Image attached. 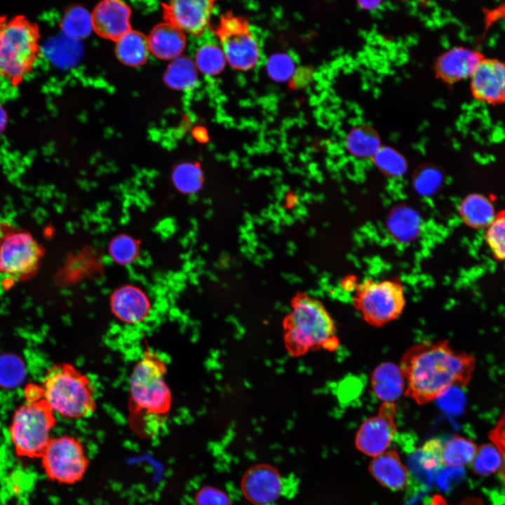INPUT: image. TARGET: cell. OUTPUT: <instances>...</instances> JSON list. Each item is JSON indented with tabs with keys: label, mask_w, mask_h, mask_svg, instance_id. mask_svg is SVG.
I'll return each mask as SVG.
<instances>
[{
	"label": "cell",
	"mask_w": 505,
	"mask_h": 505,
	"mask_svg": "<svg viewBox=\"0 0 505 505\" xmlns=\"http://www.w3.org/2000/svg\"><path fill=\"white\" fill-rule=\"evenodd\" d=\"M108 252L115 263L122 266L130 265L139 257L140 243L132 236L120 234L114 236L109 241Z\"/></svg>",
	"instance_id": "cell-31"
},
{
	"label": "cell",
	"mask_w": 505,
	"mask_h": 505,
	"mask_svg": "<svg viewBox=\"0 0 505 505\" xmlns=\"http://www.w3.org/2000/svg\"><path fill=\"white\" fill-rule=\"evenodd\" d=\"M430 505H450L446 499L440 494H435ZM459 505H484L483 501L477 497H469L464 499Z\"/></svg>",
	"instance_id": "cell-41"
},
{
	"label": "cell",
	"mask_w": 505,
	"mask_h": 505,
	"mask_svg": "<svg viewBox=\"0 0 505 505\" xmlns=\"http://www.w3.org/2000/svg\"><path fill=\"white\" fill-rule=\"evenodd\" d=\"M23 377L21 362L12 356L0 358V384L11 387L18 384Z\"/></svg>",
	"instance_id": "cell-36"
},
{
	"label": "cell",
	"mask_w": 505,
	"mask_h": 505,
	"mask_svg": "<svg viewBox=\"0 0 505 505\" xmlns=\"http://www.w3.org/2000/svg\"><path fill=\"white\" fill-rule=\"evenodd\" d=\"M475 358L453 349L447 340L424 342L403 354L399 367L404 395L419 405L429 403L453 387L466 386L476 368Z\"/></svg>",
	"instance_id": "cell-1"
},
{
	"label": "cell",
	"mask_w": 505,
	"mask_h": 505,
	"mask_svg": "<svg viewBox=\"0 0 505 505\" xmlns=\"http://www.w3.org/2000/svg\"><path fill=\"white\" fill-rule=\"evenodd\" d=\"M7 124V113L5 109L0 105V135L6 130Z\"/></svg>",
	"instance_id": "cell-44"
},
{
	"label": "cell",
	"mask_w": 505,
	"mask_h": 505,
	"mask_svg": "<svg viewBox=\"0 0 505 505\" xmlns=\"http://www.w3.org/2000/svg\"><path fill=\"white\" fill-rule=\"evenodd\" d=\"M61 27L63 34L71 39H84L95 29L93 14L82 6L72 7L65 14Z\"/></svg>",
	"instance_id": "cell-28"
},
{
	"label": "cell",
	"mask_w": 505,
	"mask_h": 505,
	"mask_svg": "<svg viewBox=\"0 0 505 505\" xmlns=\"http://www.w3.org/2000/svg\"><path fill=\"white\" fill-rule=\"evenodd\" d=\"M442 447L443 445L439 440L431 439L413 457L411 466L413 472L426 482H431L435 473L443 466Z\"/></svg>",
	"instance_id": "cell-26"
},
{
	"label": "cell",
	"mask_w": 505,
	"mask_h": 505,
	"mask_svg": "<svg viewBox=\"0 0 505 505\" xmlns=\"http://www.w3.org/2000/svg\"><path fill=\"white\" fill-rule=\"evenodd\" d=\"M92 14L95 29L106 39L117 40L130 31V10L123 1H102Z\"/></svg>",
	"instance_id": "cell-16"
},
{
	"label": "cell",
	"mask_w": 505,
	"mask_h": 505,
	"mask_svg": "<svg viewBox=\"0 0 505 505\" xmlns=\"http://www.w3.org/2000/svg\"><path fill=\"white\" fill-rule=\"evenodd\" d=\"M472 96L478 101L499 105L505 102V62L484 57L469 78Z\"/></svg>",
	"instance_id": "cell-11"
},
{
	"label": "cell",
	"mask_w": 505,
	"mask_h": 505,
	"mask_svg": "<svg viewBox=\"0 0 505 505\" xmlns=\"http://www.w3.org/2000/svg\"><path fill=\"white\" fill-rule=\"evenodd\" d=\"M498 472L500 480L505 485V455L503 456L502 462Z\"/></svg>",
	"instance_id": "cell-46"
},
{
	"label": "cell",
	"mask_w": 505,
	"mask_h": 505,
	"mask_svg": "<svg viewBox=\"0 0 505 505\" xmlns=\"http://www.w3.org/2000/svg\"><path fill=\"white\" fill-rule=\"evenodd\" d=\"M296 64L292 57L283 52L271 55L265 64L266 72L271 79L278 83L290 81L295 74Z\"/></svg>",
	"instance_id": "cell-34"
},
{
	"label": "cell",
	"mask_w": 505,
	"mask_h": 505,
	"mask_svg": "<svg viewBox=\"0 0 505 505\" xmlns=\"http://www.w3.org/2000/svg\"><path fill=\"white\" fill-rule=\"evenodd\" d=\"M58 48L55 59L64 66L75 65L82 53V47L79 41L71 39L64 34L57 43Z\"/></svg>",
	"instance_id": "cell-37"
},
{
	"label": "cell",
	"mask_w": 505,
	"mask_h": 505,
	"mask_svg": "<svg viewBox=\"0 0 505 505\" xmlns=\"http://www.w3.org/2000/svg\"><path fill=\"white\" fill-rule=\"evenodd\" d=\"M503 456L492 444H486L478 447L471 464L473 471L481 476L490 475L499 471Z\"/></svg>",
	"instance_id": "cell-33"
},
{
	"label": "cell",
	"mask_w": 505,
	"mask_h": 505,
	"mask_svg": "<svg viewBox=\"0 0 505 505\" xmlns=\"http://www.w3.org/2000/svg\"><path fill=\"white\" fill-rule=\"evenodd\" d=\"M419 215L412 208L400 205L394 207L386 218L389 234L400 242H410L419 234L422 228Z\"/></svg>",
	"instance_id": "cell-21"
},
{
	"label": "cell",
	"mask_w": 505,
	"mask_h": 505,
	"mask_svg": "<svg viewBox=\"0 0 505 505\" xmlns=\"http://www.w3.org/2000/svg\"><path fill=\"white\" fill-rule=\"evenodd\" d=\"M345 145L348 152L358 159L372 158L382 147L377 132L368 126H358L349 130Z\"/></svg>",
	"instance_id": "cell-25"
},
{
	"label": "cell",
	"mask_w": 505,
	"mask_h": 505,
	"mask_svg": "<svg viewBox=\"0 0 505 505\" xmlns=\"http://www.w3.org/2000/svg\"><path fill=\"white\" fill-rule=\"evenodd\" d=\"M415 174L414 184L422 194H431L438 188L440 182V172L432 166H422Z\"/></svg>",
	"instance_id": "cell-38"
},
{
	"label": "cell",
	"mask_w": 505,
	"mask_h": 505,
	"mask_svg": "<svg viewBox=\"0 0 505 505\" xmlns=\"http://www.w3.org/2000/svg\"><path fill=\"white\" fill-rule=\"evenodd\" d=\"M196 505H230L228 496L222 490L212 487L201 489L196 496Z\"/></svg>",
	"instance_id": "cell-39"
},
{
	"label": "cell",
	"mask_w": 505,
	"mask_h": 505,
	"mask_svg": "<svg viewBox=\"0 0 505 505\" xmlns=\"http://www.w3.org/2000/svg\"><path fill=\"white\" fill-rule=\"evenodd\" d=\"M194 62L198 72L208 76L219 74L227 64L222 46L211 43L198 48Z\"/></svg>",
	"instance_id": "cell-29"
},
{
	"label": "cell",
	"mask_w": 505,
	"mask_h": 505,
	"mask_svg": "<svg viewBox=\"0 0 505 505\" xmlns=\"http://www.w3.org/2000/svg\"><path fill=\"white\" fill-rule=\"evenodd\" d=\"M369 470L382 485L392 490H402L408 484V470L395 450L385 451L373 457Z\"/></svg>",
	"instance_id": "cell-18"
},
{
	"label": "cell",
	"mask_w": 505,
	"mask_h": 505,
	"mask_svg": "<svg viewBox=\"0 0 505 505\" xmlns=\"http://www.w3.org/2000/svg\"><path fill=\"white\" fill-rule=\"evenodd\" d=\"M459 213L464 222L474 229L487 227L496 215L488 198L477 194L463 199L459 206Z\"/></svg>",
	"instance_id": "cell-22"
},
{
	"label": "cell",
	"mask_w": 505,
	"mask_h": 505,
	"mask_svg": "<svg viewBox=\"0 0 505 505\" xmlns=\"http://www.w3.org/2000/svg\"><path fill=\"white\" fill-rule=\"evenodd\" d=\"M42 389L44 400L53 412L63 417L84 418L95 410L90 380L71 365L53 367L46 376Z\"/></svg>",
	"instance_id": "cell-5"
},
{
	"label": "cell",
	"mask_w": 505,
	"mask_h": 505,
	"mask_svg": "<svg viewBox=\"0 0 505 505\" xmlns=\"http://www.w3.org/2000/svg\"><path fill=\"white\" fill-rule=\"evenodd\" d=\"M394 403H382L377 414L365 420L356 435V447L375 457L386 451L397 431Z\"/></svg>",
	"instance_id": "cell-10"
},
{
	"label": "cell",
	"mask_w": 505,
	"mask_h": 505,
	"mask_svg": "<svg viewBox=\"0 0 505 505\" xmlns=\"http://www.w3.org/2000/svg\"><path fill=\"white\" fill-rule=\"evenodd\" d=\"M292 310L284 321L285 342L293 356L309 350L335 351L339 345L334 321L323 303L304 292H297Z\"/></svg>",
	"instance_id": "cell-2"
},
{
	"label": "cell",
	"mask_w": 505,
	"mask_h": 505,
	"mask_svg": "<svg viewBox=\"0 0 505 505\" xmlns=\"http://www.w3.org/2000/svg\"><path fill=\"white\" fill-rule=\"evenodd\" d=\"M41 459L46 476L62 484L79 482L89 466L82 443L70 436L51 438Z\"/></svg>",
	"instance_id": "cell-9"
},
{
	"label": "cell",
	"mask_w": 505,
	"mask_h": 505,
	"mask_svg": "<svg viewBox=\"0 0 505 505\" xmlns=\"http://www.w3.org/2000/svg\"><path fill=\"white\" fill-rule=\"evenodd\" d=\"M477 450V445L471 439L454 436L443 445V464L451 467L466 466L471 463Z\"/></svg>",
	"instance_id": "cell-27"
},
{
	"label": "cell",
	"mask_w": 505,
	"mask_h": 505,
	"mask_svg": "<svg viewBox=\"0 0 505 505\" xmlns=\"http://www.w3.org/2000/svg\"><path fill=\"white\" fill-rule=\"evenodd\" d=\"M489 438L502 456L505 455V410L490 431Z\"/></svg>",
	"instance_id": "cell-40"
},
{
	"label": "cell",
	"mask_w": 505,
	"mask_h": 505,
	"mask_svg": "<svg viewBox=\"0 0 505 505\" xmlns=\"http://www.w3.org/2000/svg\"><path fill=\"white\" fill-rule=\"evenodd\" d=\"M485 239L493 257L505 262V210L495 215L487 227Z\"/></svg>",
	"instance_id": "cell-35"
},
{
	"label": "cell",
	"mask_w": 505,
	"mask_h": 505,
	"mask_svg": "<svg viewBox=\"0 0 505 505\" xmlns=\"http://www.w3.org/2000/svg\"><path fill=\"white\" fill-rule=\"evenodd\" d=\"M54 412L44 400L28 402L15 412L9 428L10 438L18 456L41 458L55 424Z\"/></svg>",
	"instance_id": "cell-6"
},
{
	"label": "cell",
	"mask_w": 505,
	"mask_h": 505,
	"mask_svg": "<svg viewBox=\"0 0 505 505\" xmlns=\"http://www.w3.org/2000/svg\"><path fill=\"white\" fill-rule=\"evenodd\" d=\"M194 137L200 142H206L208 140L207 131L203 128H196L193 132Z\"/></svg>",
	"instance_id": "cell-43"
},
{
	"label": "cell",
	"mask_w": 505,
	"mask_h": 505,
	"mask_svg": "<svg viewBox=\"0 0 505 505\" xmlns=\"http://www.w3.org/2000/svg\"><path fill=\"white\" fill-rule=\"evenodd\" d=\"M149 52L148 39L140 32L130 30L116 40V55L128 66L142 65L147 61Z\"/></svg>",
	"instance_id": "cell-23"
},
{
	"label": "cell",
	"mask_w": 505,
	"mask_h": 505,
	"mask_svg": "<svg viewBox=\"0 0 505 505\" xmlns=\"http://www.w3.org/2000/svg\"><path fill=\"white\" fill-rule=\"evenodd\" d=\"M485 56L479 50L456 46L445 51L435 64L438 77L448 83H454L471 77Z\"/></svg>",
	"instance_id": "cell-13"
},
{
	"label": "cell",
	"mask_w": 505,
	"mask_h": 505,
	"mask_svg": "<svg viewBox=\"0 0 505 505\" xmlns=\"http://www.w3.org/2000/svg\"><path fill=\"white\" fill-rule=\"evenodd\" d=\"M148 42L150 52L163 60H173L181 56L186 46L184 32L169 22L156 27Z\"/></svg>",
	"instance_id": "cell-20"
},
{
	"label": "cell",
	"mask_w": 505,
	"mask_h": 505,
	"mask_svg": "<svg viewBox=\"0 0 505 505\" xmlns=\"http://www.w3.org/2000/svg\"><path fill=\"white\" fill-rule=\"evenodd\" d=\"M372 159L376 167L388 176H400L408 168L405 157L389 146H382Z\"/></svg>",
	"instance_id": "cell-32"
},
{
	"label": "cell",
	"mask_w": 505,
	"mask_h": 505,
	"mask_svg": "<svg viewBox=\"0 0 505 505\" xmlns=\"http://www.w3.org/2000/svg\"><path fill=\"white\" fill-rule=\"evenodd\" d=\"M43 250L32 235L7 220H0V278L14 282L33 276Z\"/></svg>",
	"instance_id": "cell-7"
},
{
	"label": "cell",
	"mask_w": 505,
	"mask_h": 505,
	"mask_svg": "<svg viewBox=\"0 0 505 505\" xmlns=\"http://www.w3.org/2000/svg\"><path fill=\"white\" fill-rule=\"evenodd\" d=\"M8 18L5 15H0V33L8 21Z\"/></svg>",
	"instance_id": "cell-47"
},
{
	"label": "cell",
	"mask_w": 505,
	"mask_h": 505,
	"mask_svg": "<svg viewBox=\"0 0 505 505\" xmlns=\"http://www.w3.org/2000/svg\"><path fill=\"white\" fill-rule=\"evenodd\" d=\"M371 389L382 403H394L405 389V381L399 365L385 362L377 366L370 377Z\"/></svg>",
	"instance_id": "cell-19"
},
{
	"label": "cell",
	"mask_w": 505,
	"mask_h": 505,
	"mask_svg": "<svg viewBox=\"0 0 505 505\" xmlns=\"http://www.w3.org/2000/svg\"><path fill=\"white\" fill-rule=\"evenodd\" d=\"M198 73L194 60L181 55L171 60L165 72L164 81L172 89L190 90L198 83Z\"/></svg>",
	"instance_id": "cell-24"
},
{
	"label": "cell",
	"mask_w": 505,
	"mask_h": 505,
	"mask_svg": "<svg viewBox=\"0 0 505 505\" xmlns=\"http://www.w3.org/2000/svg\"><path fill=\"white\" fill-rule=\"evenodd\" d=\"M166 366L158 356L146 351L130 378L129 411L135 420L140 417L163 419L168 412L172 396L165 381Z\"/></svg>",
	"instance_id": "cell-4"
},
{
	"label": "cell",
	"mask_w": 505,
	"mask_h": 505,
	"mask_svg": "<svg viewBox=\"0 0 505 505\" xmlns=\"http://www.w3.org/2000/svg\"><path fill=\"white\" fill-rule=\"evenodd\" d=\"M244 494L255 504L267 505L281 496L283 482L280 475L268 466H258L249 471L242 483Z\"/></svg>",
	"instance_id": "cell-14"
},
{
	"label": "cell",
	"mask_w": 505,
	"mask_h": 505,
	"mask_svg": "<svg viewBox=\"0 0 505 505\" xmlns=\"http://www.w3.org/2000/svg\"><path fill=\"white\" fill-rule=\"evenodd\" d=\"M168 22L182 32L197 34L207 27L213 8L208 0H177L165 6Z\"/></svg>",
	"instance_id": "cell-12"
},
{
	"label": "cell",
	"mask_w": 505,
	"mask_h": 505,
	"mask_svg": "<svg viewBox=\"0 0 505 505\" xmlns=\"http://www.w3.org/2000/svg\"><path fill=\"white\" fill-rule=\"evenodd\" d=\"M37 24L19 14L8 20L0 33V76L19 87L41 53Z\"/></svg>",
	"instance_id": "cell-3"
},
{
	"label": "cell",
	"mask_w": 505,
	"mask_h": 505,
	"mask_svg": "<svg viewBox=\"0 0 505 505\" xmlns=\"http://www.w3.org/2000/svg\"><path fill=\"white\" fill-rule=\"evenodd\" d=\"M171 177L175 188L186 194L198 191L203 181L200 166L196 163L191 162L180 163L175 166Z\"/></svg>",
	"instance_id": "cell-30"
},
{
	"label": "cell",
	"mask_w": 505,
	"mask_h": 505,
	"mask_svg": "<svg viewBox=\"0 0 505 505\" xmlns=\"http://www.w3.org/2000/svg\"><path fill=\"white\" fill-rule=\"evenodd\" d=\"M227 64L238 70L255 67L260 59L257 39L246 29L234 34H222V45Z\"/></svg>",
	"instance_id": "cell-15"
},
{
	"label": "cell",
	"mask_w": 505,
	"mask_h": 505,
	"mask_svg": "<svg viewBox=\"0 0 505 505\" xmlns=\"http://www.w3.org/2000/svg\"><path fill=\"white\" fill-rule=\"evenodd\" d=\"M382 2L379 1H360L358 5L361 8L365 10H375L378 8Z\"/></svg>",
	"instance_id": "cell-42"
},
{
	"label": "cell",
	"mask_w": 505,
	"mask_h": 505,
	"mask_svg": "<svg viewBox=\"0 0 505 505\" xmlns=\"http://www.w3.org/2000/svg\"><path fill=\"white\" fill-rule=\"evenodd\" d=\"M353 303L367 323L381 327L402 314L404 288L398 280L366 278L356 285Z\"/></svg>",
	"instance_id": "cell-8"
},
{
	"label": "cell",
	"mask_w": 505,
	"mask_h": 505,
	"mask_svg": "<svg viewBox=\"0 0 505 505\" xmlns=\"http://www.w3.org/2000/svg\"><path fill=\"white\" fill-rule=\"evenodd\" d=\"M297 196L293 194L290 193L286 196V208H292L297 203Z\"/></svg>",
	"instance_id": "cell-45"
},
{
	"label": "cell",
	"mask_w": 505,
	"mask_h": 505,
	"mask_svg": "<svg viewBox=\"0 0 505 505\" xmlns=\"http://www.w3.org/2000/svg\"><path fill=\"white\" fill-rule=\"evenodd\" d=\"M114 314L126 323L144 321L149 313L151 304L145 292L137 286L126 285L118 288L110 298Z\"/></svg>",
	"instance_id": "cell-17"
}]
</instances>
